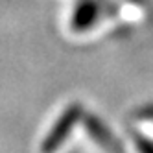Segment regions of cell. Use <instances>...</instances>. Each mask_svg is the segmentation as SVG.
<instances>
[{
	"label": "cell",
	"mask_w": 153,
	"mask_h": 153,
	"mask_svg": "<svg viewBox=\"0 0 153 153\" xmlns=\"http://www.w3.org/2000/svg\"><path fill=\"white\" fill-rule=\"evenodd\" d=\"M98 17H100V4L96 0H81L76 6V11L72 17V26L78 31L91 30L96 24Z\"/></svg>",
	"instance_id": "1"
},
{
	"label": "cell",
	"mask_w": 153,
	"mask_h": 153,
	"mask_svg": "<svg viewBox=\"0 0 153 153\" xmlns=\"http://www.w3.org/2000/svg\"><path fill=\"white\" fill-rule=\"evenodd\" d=\"M142 151L144 153H153V146L148 144V142H144V144H142Z\"/></svg>",
	"instance_id": "3"
},
{
	"label": "cell",
	"mask_w": 153,
	"mask_h": 153,
	"mask_svg": "<svg viewBox=\"0 0 153 153\" xmlns=\"http://www.w3.org/2000/svg\"><path fill=\"white\" fill-rule=\"evenodd\" d=\"M74 118H76V111H74V109H68V111L65 113V116H63V124H59V126H57V127H56V129H53L52 133L48 135L46 149L50 148V144H53V146H56V144H61V142H63L61 138H63V135L68 131V126L74 122Z\"/></svg>",
	"instance_id": "2"
}]
</instances>
